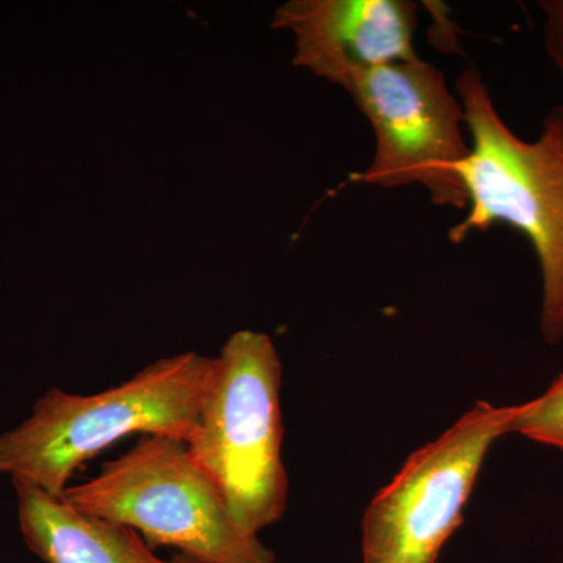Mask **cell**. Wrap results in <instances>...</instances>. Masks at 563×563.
<instances>
[{"instance_id": "9c48e42d", "label": "cell", "mask_w": 563, "mask_h": 563, "mask_svg": "<svg viewBox=\"0 0 563 563\" xmlns=\"http://www.w3.org/2000/svg\"><path fill=\"white\" fill-rule=\"evenodd\" d=\"M510 433L563 451V374L543 395L521 404Z\"/></svg>"}, {"instance_id": "ba28073f", "label": "cell", "mask_w": 563, "mask_h": 563, "mask_svg": "<svg viewBox=\"0 0 563 563\" xmlns=\"http://www.w3.org/2000/svg\"><path fill=\"white\" fill-rule=\"evenodd\" d=\"M22 539L46 563H202L184 553L162 559L129 526L90 517L62 498L11 481Z\"/></svg>"}, {"instance_id": "6da1fadb", "label": "cell", "mask_w": 563, "mask_h": 563, "mask_svg": "<svg viewBox=\"0 0 563 563\" xmlns=\"http://www.w3.org/2000/svg\"><path fill=\"white\" fill-rule=\"evenodd\" d=\"M214 368L217 357L184 352L96 395L52 387L31 417L0 433V474L62 498L76 470L122 437L144 433L188 443Z\"/></svg>"}, {"instance_id": "3957f363", "label": "cell", "mask_w": 563, "mask_h": 563, "mask_svg": "<svg viewBox=\"0 0 563 563\" xmlns=\"http://www.w3.org/2000/svg\"><path fill=\"white\" fill-rule=\"evenodd\" d=\"M280 384L273 340L262 332L232 333L217 357L198 431L187 443L233 523L252 537L277 523L288 506Z\"/></svg>"}, {"instance_id": "52a82bcc", "label": "cell", "mask_w": 563, "mask_h": 563, "mask_svg": "<svg viewBox=\"0 0 563 563\" xmlns=\"http://www.w3.org/2000/svg\"><path fill=\"white\" fill-rule=\"evenodd\" d=\"M417 10L409 0H291L276 10L273 27L295 35V66L344 90L358 74L420 60Z\"/></svg>"}, {"instance_id": "7a4b0ae2", "label": "cell", "mask_w": 563, "mask_h": 563, "mask_svg": "<svg viewBox=\"0 0 563 563\" xmlns=\"http://www.w3.org/2000/svg\"><path fill=\"white\" fill-rule=\"evenodd\" d=\"M455 95L472 155L461 172L468 213L450 229V240L459 244L496 224L523 233L542 277L540 333L555 346L563 342V106L554 107L540 135L528 141L503 120L479 70H463Z\"/></svg>"}, {"instance_id": "5b68a950", "label": "cell", "mask_w": 563, "mask_h": 563, "mask_svg": "<svg viewBox=\"0 0 563 563\" xmlns=\"http://www.w3.org/2000/svg\"><path fill=\"white\" fill-rule=\"evenodd\" d=\"M344 91L368 120L374 155L358 179L383 188L420 185L433 206L468 209L462 166L472 155L465 114L444 74L431 63L406 62L358 74Z\"/></svg>"}, {"instance_id": "8992f818", "label": "cell", "mask_w": 563, "mask_h": 563, "mask_svg": "<svg viewBox=\"0 0 563 563\" xmlns=\"http://www.w3.org/2000/svg\"><path fill=\"white\" fill-rule=\"evenodd\" d=\"M520 407L477 402L440 439L410 455L363 515V563H435L462 525L485 455L509 435Z\"/></svg>"}, {"instance_id": "30bf717a", "label": "cell", "mask_w": 563, "mask_h": 563, "mask_svg": "<svg viewBox=\"0 0 563 563\" xmlns=\"http://www.w3.org/2000/svg\"><path fill=\"white\" fill-rule=\"evenodd\" d=\"M544 51L563 79V0H542Z\"/></svg>"}, {"instance_id": "277c9868", "label": "cell", "mask_w": 563, "mask_h": 563, "mask_svg": "<svg viewBox=\"0 0 563 563\" xmlns=\"http://www.w3.org/2000/svg\"><path fill=\"white\" fill-rule=\"evenodd\" d=\"M62 499L90 517L129 526L151 548L173 547L202 563H276V554L236 528L220 492L187 443L144 435Z\"/></svg>"}]
</instances>
